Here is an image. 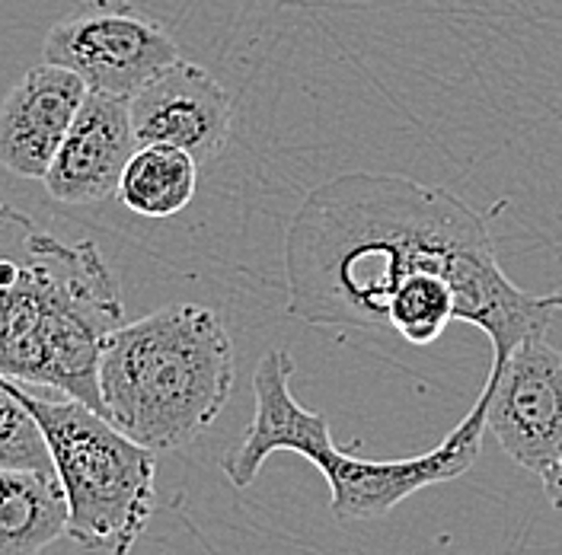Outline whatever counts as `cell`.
Instances as JSON below:
<instances>
[{
  "instance_id": "obj_1",
  "label": "cell",
  "mask_w": 562,
  "mask_h": 555,
  "mask_svg": "<svg viewBox=\"0 0 562 555\" xmlns=\"http://www.w3.org/2000/svg\"><path fill=\"white\" fill-rule=\"evenodd\" d=\"M438 275L457 319L490 336L495 361L553 313L502 272L490 217L451 189L396 173H342L301 202L284 230L288 313L311 326L386 329L393 297Z\"/></svg>"
},
{
  "instance_id": "obj_2",
  "label": "cell",
  "mask_w": 562,
  "mask_h": 555,
  "mask_svg": "<svg viewBox=\"0 0 562 555\" xmlns=\"http://www.w3.org/2000/svg\"><path fill=\"white\" fill-rule=\"evenodd\" d=\"M122 322L119 281L93 240L65 243L0 202V377L100 412V351Z\"/></svg>"
},
{
  "instance_id": "obj_3",
  "label": "cell",
  "mask_w": 562,
  "mask_h": 555,
  "mask_svg": "<svg viewBox=\"0 0 562 555\" xmlns=\"http://www.w3.org/2000/svg\"><path fill=\"white\" fill-rule=\"evenodd\" d=\"M234 342L199 304H170L109 332L100 351V416L160 453L199 438L231 399Z\"/></svg>"
},
{
  "instance_id": "obj_4",
  "label": "cell",
  "mask_w": 562,
  "mask_h": 555,
  "mask_svg": "<svg viewBox=\"0 0 562 555\" xmlns=\"http://www.w3.org/2000/svg\"><path fill=\"white\" fill-rule=\"evenodd\" d=\"M3 383L33 412L68 498V536L83 550L128 555L154 514L157 453L122 434L80 399H48Z\"/></svg>"
},
{
  "instance_id": "obj_5",
  "label": "cell",
  "mask_w": 562,
  "mask_h": 555,
  "mask_svg": "<svg viewBox=\"0 0 562 555\" xmlns=\"http://www.w3.org/2000/svg\"><path fill=\"white\" fill-rule=\"evenodd\" d=\"M176 58L179 48L160 23L105 0L74 7L42 42L45 65L68 68L90 93L119 100H128Z\"/></svg>"
},
{
  "instance_id": "obj_6",
  "label": "cell",
  "mask_w": 562,
  "mask_h": 555,
  "mask_svg": "<svg viewBox=\"0 0 562 555\" xmlns=\"http://www.w3.org/2000/svg\"><path fill=\"white\" fill-rule=\"evenodd\" d=\"M486 409H490V396L483 389L454 431L435 451L422 453V456L361 460V456L333 448L316 466L329 483L333 518L336 521H374V518L390 514L400 501L413 498L422 488L441 486L470 473L483 451Z\"/></svg>"
},
{
  "instance_id": "obj_7",
  "label": "cell",
  "mask_w": 562,
  "mask_h": 555,
  "mask_svg": "<svg viewBox=\"0 0 562 555\" xmlns=\"http://www.w3.org/2000/svg\"><path fill=\"white\" fill-rule=\"evenodd\" d=\"M486 431L521 469L543 476L562 456V351L527 332L486 381Z\"/></svg>"
},
{
  "instance_id": "obj_8",
  "label": "cell",
  "mask_w": 562,
  "mask_h": 555,
  "mask_svg": "<svg viewBox=\"0 0 562 555\" xmlns=\"http://www.w3.org/2000/svg\"><path fill=\"white\" fill-rule=\"evenodd\" d=\"M138 144H167L211 163L231 140V97L209 70L176 58L128 97Z\"/></svg>"
},
{
  "instance_id": "obj_9",
  "label": "cell",
  "mask_w": 562,
  "mask_h": 555,
  "mask_svg": "<svg viewBox=\"0 0 562 555\" xmlns=\"http://www.w3.org/2000/svg\"><path fill=\"white\" fill-rule=\"evenodd\" d=\"M291 374H294V358L284 348H272L256 364V374H252L256 412L246 428L244 441L231 453H224L221 460V469L231 479V486H252L262 463L272 453H301L314 466H319V460L336 448L329 418L323 412H307L294 399Z\"/></svg>"
},
{
  "instance_id": "obj_10",
  "label": "cell",
  "mask_w": 562,
  "mask_h": 555,
  "mask_svg": "<svg viewBox=\"0 0 562 555\" xmlns=\"http://www.w3.org/2000/svg\"><path fill=\"white\" fill-rule=\"evenodd\" d=\"M135 150L138 138L128 118V100L87 90L42 179L45 192L61 205H100L115 195Z\"/></svg>"
},
{
  "instance_id": "obj_11",
  "label": "cell",
  "mask_w": 562,
  "mask_h": 555,
  "mask_svg": "<svg viewBox=\"0 0 562 555\" xmlns=\"http://www.w3.org/2000/svg\"><path fill=\"white\" fill-rule=\"evenodd\" d=\"M87 83L58 65L26 70L0 103V167L20 179H45Z\"/></svg>"
},
{
  "instance_id": "obj_12",
  "label": "cell",
  "mask_w": 562,
  "mask_h": 555,
  "mask_svg": "<svg viewBox=\"0 0 562 555\" xmlns=\"http://www.w3.org/2000/svg\"><path fill=\"white\" fill-rule=\"evenodd\" d=\"M68 536V498L55 476L0 466V555H38Z\"/></svg>"
},
{
  "instance_id": "obj_13",
  "label": "cell",
  "mask_w": 562,
  "mask_h": 555,
  "mask_svg": "<svg viewBox=\"0 0 562 555\" xmlns=\"http://www.w3.org/2000/svg\"><path fill=\"white\" fill-rule=\"evenodd\" d=\"M199 185V163L167 144H138L119 179V202L140 217H173L189 208Z\"/></svg>"
},
{
  "instance_id": "obj_14",
  "label": "cell",
  "mask_w": 562,
  "mask_h": 555,
  "mask_svg": "<svg viewBox=\"0 0 562 555\" xmlns=\"http://www.w3.org/2000/svg\"><path fill=\"white\" fill-rule=\"evenodd\" d=\"M0 466L55 476L52 453L38 421L16 399V393L3 383V377H0Z\"/></svg>"
},
{
  "instance_id": "obj_15",
  "label": "cell",
  "mask_w": 562,
  "mask_h": 555,
  "mask_svg": "<svg viewBox=\"0 0 562 555\" xmlns=\"http://www.w3.org/2000/svg\"><path fill=\"white\" fill-rule=\"evenodd\" d=\"M543 491H547V498H550V505L562 511V456L543 473Z\"/></svg>"
},
{
  "instance_id": "obj_16",
  "label": "cell",
  "mask_w": 562,
  "mask_h": 555,
  "mask_svg": "<svg viewBox=\"0 0 562 555\" xmlns=\"http://www.w3.org/2000/svg\"><path fill=\"white\" fill-rule=\"evenodd\" d=\"M540 304H543V307H550V310L562 313V287L560 291H553V294H543V297H540Z\"/></svg>"
}]
</instances>
